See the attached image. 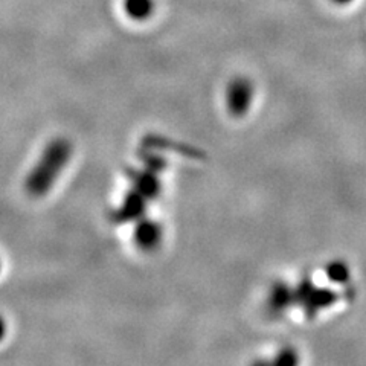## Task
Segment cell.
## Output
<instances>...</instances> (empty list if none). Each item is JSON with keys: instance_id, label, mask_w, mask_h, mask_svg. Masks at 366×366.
<instances>
[{"instance_id": "cell-5", "label": "cell", "mask_w": 366, "mask_h": 366, "mask_svg": "<svg viewBox=\"0 0 366 366\" xmlns=\"http://www.w3.org/2000/svg\"><path fill=\"white\" fill-rule=\"evenodd\" d=\"M148 199L144 197L141 192H137L134 188L125 194V197L119 208L114 211L113 217L118 223H129V222H139L144 219L147 211Z\"/></svg>"}, {"instance_id": "cell-8", "label": "cell", "mask_w": 366, "mask_h": 366, "mask_svg": "<svg viewBox=\"0 0 366 366\" xmlns=\"http://www.w3.org/2000/svg\"><path fill=\"white\" fill-rule=\"evenodd\" d=\"M325 273H327L328 280L331 282H336V284H345L351 278L350 266L342 259L331 261L330 264H327V267H325Z\"/></svg>"}, {"instance_id": "cell-11", "label": "cell", "mask_w": 366, "mask_h": 366, "mask_svg": "<svg viewBox=\"0 0 366 366\" xmlns=\"http://www.w3.org/2000/svg\"><path fill=\"white\" fill-rule=\"evenodd\" d=\"M331 2L336 4V5H348V4L352 2V0H331Z\"/></svg>"}, {"instance_id": "cell-2", "label": "cell", "mask_w": 366, "mask_h": 366, "mask_svg": "<svg viewBox=\"0 0 366 366\" xmlns=\"http://www.w3.org/2000/svg\"><path fill=\"white\" fill-rule=\"evenodd\" d=\"M295 300L296 304L302 305L308 317H313L320 310L335 304L337 301V295L333 290L316 287L310 280H302L295 289Z\"/></svg>"}, {"instance_id": "cell-9", "label": "cell", "mask_w": 366, "mask_h": 366, "mask_svg": "<svg viewBox=\"0 0 366 366\" xmlns=\"http://www.w3.org/2000/svg\"><path fill=\"white\" fill-rule=\"evenodd\" d=\"M297 362H300V357H297V352L293 348L281 350L277 359H274L277 365H296Z\"/></svg>"}, {"instance_id": "cell-4", "label": "cell", "mask_w": 366, "mask_h": 366, "mask_svg": "<svg viewBox=\"0 0 366 366\" xmlns=\"http://www.w3.org/2000/svg\"><path fill=\"white\" fill-rule=\"evenodd\" d=\"M134 243L144 252H153L156 250L164 238V227L159 222H154L152 219H141L136 222L134 227Z\"/></svg>"}, {"instance_id": "cell-7", "label": "cell", "mask_w": 366, "mask_h": 366, "mask_svg": "<svg viewBox=\"0 0 366 366\" xmlns=\"http://www.w3.org/2000/svg\"><path fill=\"white\" fill-rule=\"evenodd\" d=\"M293 304H296L295 289H290L289 285L284 282L274 284L269 296V310L272 313H282Z\"/></svg>"}, {"instance_id": "cell-12", "label": "cell", "mask_w": 366, "mask_h": 366, "mask_svg": "<svg viewBox=\"0 0 366 366\" xmlns=\"http://www.w3.org/2000/svg\"><path fill=\"white\" fill-rule=\"evenodd\" d=\"M0 269H2V261H0Z\"/></svg>"}, {"instance_id": "cell-10", "label": "cell", "mask_w": 366, "mask_h": 366, "mask_svg": "<svg viewBox=\"0 0 366 366\" xmlns=\"http://www.w3.org/2000/svg\"><path fill=\"white\" fill-rule=\"evenodd\" d=\"M6 330H8V327H6V322H5V319L0 316V342H2L4 339H5V336H6Z\"/></svg>"}, {"instance_id": "cell-6", "label": "cell", "mask_w": 366, "mask_h": 366, "mask_svg": "<svg viewBox=\"0 0 366 366\" xmlns=\"http://www.w3.org/2000/svg\"><path fill=\"white\" fill-rule=\"evenodd\" d=\"M129 177L133 183V188L141 192L148 200L156 199L160 194V180L156 171L152 169H129Z\"/></svg>"}, {"instance_id": "cell-1", "label": "cell", "mask_w": 366, "mask_h": 366, "mask_svg": "<svg viewBox=\"0 0 366 366\" xmlns=\"http://www.w3.org/2000/svg\"><path fill=\"white\" fill-rule=\"evenodd\" d=\"M72 156V144L66 137L52 139L43 150L39 162L34 165L25 180L26 192L32 197H43L48 194Z\"/></svg>"}, {"instance_id": "cell-3", "label": "cell", "mask_w": 366, "mask_h": 366, "mask_svg": "<svg viewBox=\"0 0 366 366\" xmlns=\"http://www.w3.org/2000/svg\"><path fill=\"white\" fill-rule=\"evenodd\" d=\"M255 87L249 78L238 76L229 83L226 89V107L235 118H242L249 112L254 102Z\"/></svg>"}]
</instances>
